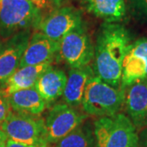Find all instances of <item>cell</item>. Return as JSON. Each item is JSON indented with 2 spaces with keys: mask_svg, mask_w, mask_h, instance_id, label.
<instances>
[{
  "mask_svg": "<svg viewBox=\"0 0 147 147\" xmlns=\"http://www.w3.org/2000/svg\"><path fill=\"white\" fill-rule=\"evenodd\" d=\"M130 43V33L125 27L105 22L94 47L95 75L116 88H121L123 61Z\"/></svg>",
  "mask_w": 147,
  "mask_h": 147,
  "instance_id": "6da1fadb",
  "label": "cell"
},
{
  "mask_svg": "<svg viewBox=\"0 0 147 147\" xmlns=\"http://www.w3.org/2000/svg\"><path fill=\"white\" fill-rule=\"evenodd\" d=\"M124 98L125 90L116 88L94 74L87 84L82 105L88 115L112 116L119 113Z\"/></svg>",
  "mask_w": 147,
  "mask_h": 147,
  "instance_id": "7a4b0ae2",
  "label": "cell"
},
{
  "mask_svg": "<svg viewBox=\"0 0 147 147\" xmlns=\"http://www.w3.org/2000/svg\"><path fill=\"white\" fill-rule=\"evenodd\" d=\"M96 147H139V136L131 119L123 113L100 117L94 123Z\"/></svg>",
  "mask_w": 147,
  "mask_h": 147,
  "instance_id": "3957f363",
  "label": "cell"
},
{
  "mask_svg": "<svg viewBox=\"0 0 147 147\" xmlns=\"http://www.w3.org/2000/svg\"><path fill=\"white\" fill-rule=\"evenodd\" d=\"M42 18L41 9L29 0H0V36L3 38L37 27Z\"/></svg>",
  "mask_w": 147,
  "mask_h": 147,
  "instance_id": "277c9868",
  "label": "cell"
},
{
  "mask_svg": "<svg viewBox=\"0 0 147 147\" xmlns=\"http://www.w3.org/2000/svg\"><path fill=\"white\" fill-rule=\"evenodd\" d=\"M7 139L33 147H48L44 119L11 111L0 124Z\"/></svg>",
  "mask_w": 147,
  "mask_h": 147,
  "instance_id": "5b68a950",
  "label": "cell"
},
{
  "mask_svg": "<svg viewBox=\"0 0 147 147\" xmlns=\"http://www.w3.org/2000/svg\"><path fill=\"white\" fill-rule=\"evenodd\" d=\"M58 54L71 69L88 66L94 58V46L83 27L69 32L60 41Z\"/></svg>",
  "mask_w": 147,
  "mask_h": 147,
  "instance_id": "8992f818",
  "label": "cell"
},
{
  "mask_svg": "<svg viewBox=\"0 0 147 147\" xmlns=\"http://www.w3.org/2000/svg\"><path fill=\"white\" fill-rule=\"evenodd\" d=\"M87 115L82 114L67 104H56L44 119L47 142L56 144L64 137L84 123Z\"/></svg>",
  "mask_w": 147,
  "mask_h": 147,
  "instance_id": "52a82bcc",
  "label": "cell"
},
{
  "mask_svg": "<svg viewBox=\"0 0 147 147\" xmlns=\"http://www.w3.org/2000/svg\"><path fill=\"white\" fill-rule=\"evenodd\" d=\"M81 12L72 7H63L42 18L38 30L49 38L60 42L69 32L82 26Z\"/></svg>",
  "mask_w": 147,
  "mask_h": 147,
  "instance_id": "ba28073f",
  "label": "cell"
},
{
  "mask_svg": "<svg viewBox=\"0 0 147 147\" xmlns=\"http://www.w3.org/2000/svg\"><path fill=\"white\" fill-rule=\"evenodd\" d=\"M147 79V38L131 42L122 65L121 88L126 90L133 84Z\"/></svg>",
  "mask_w": 147,
  "mask_h": 147,
  "instance_id": "9c48e42d",
  "label": "cell"
},
{
  "mask_svg": "<svg viewBox=\"0 0 147 147\" xmlns=\"http://www.w3.org/2000/svg\"><path fill=\"white\" fill-rule=\"evenodd\" d=\"M30 38V30L19 32L7 39L0 52V87L19 68Z\"/></svg>",
  "mask_w": 147,
  "mask_h": 147,
  "instance_id": "30bf717a",
  "label": "cell"
},
{
  "mask_svg": "<svg viewBox=\"0 0 147 147\" xmlns=\"http://www.w3.org/2000/svg\"><path fill=\"white\" fill-rule=\"evenodd\" d=\"M59 49L60 42L49 38L41 32H35L30 36L19 68L53 61L55 55L59 53Z\"/></svg>",
  "mask_w": 147,
  "mask_h": 147,
  "instance_id": "8fae6325",
  "label": "cell"
},
{
  "mask_svg": "<svg viewBox=\"0 0 147 147\" xmlns=\"http://www.w3.org/2000/svg\"><path fill=\"white\" fill-rule=\"evenodd\" d=\"M124 105L127 117L137 129L147 126V79L126 88Z\"/></svg>",
  "mask_w": 147,
  "mask_h": 147,
  "instance_id": "7c38bea8",
  "label": "cell"
},
{
  "mask_svg": "<svg viewBox=\"0 0 147 147\" xmlns=\"http://www.w3.org/2000/svg\"><path fill=\"white\" fill-rule=\"evenodd\" d=\"M52 62L18 68L0 87V93L7 97L17 91L34 88L41 74L52 65Z\"/></svg>",
  "mask_w": 147,
  "mask_h": 147,
  "instance_id": "4fadbf2b",
  "label": "cell"
},
{
  "mask_svg": "<svg viewBox=\"0 0 147 147\" xmlns=\"http://www.w3.org/2000/svg\"><path fill=\"white\" fill-rule=\"evenodd\" d=\"M94 74L93 69L89 65L83 68L71 69L62 95L65 103L74 108L82 105L87 84Z\"/></svg>",
  "mask_w": 147,
  "mask_h": 147,
  "instance_id": "5bb4252c",
  "label": "cell"
},
{
  "mask_svg": "<svg viewBox=\"0 0 147 147\" xmlns=\"http://www.w3.org/2000/svg\"><path fill=\"white\" fill-rule=\"evenodd\" d=\"M67 75L62 69L47 68L38 78L34 85L35 89L47 103H52L63 95Z\"/></svg>",
  "mask_w": 147,
  "mask_h": 147,
  "instance_id": "9a60e30c",
  "label": "cell"
},
{
  "mask_svg": "<svg viewBox=\"0 0 147 147\" xmlns=\"http://www.w3.org/2000/svg\"><path fill=\"white\" fill-rule=\"evenodd\" d=\"M7 100L14 112L28 115L39 116L47 107V102L34 87L17 91L8 96Z\"/></svg>",
  "mask_w": 147,
  "mask_h": 147,
  "instance_id": "2e32d148",
  "label": "cell"
},
{
  "mask_svg": "<svg viewBox=\"0 0 147 147\" xmlns=\"http://www.w3.org/2000/svg\"><path fill=\"white\" fill-rule=\"evenodd\" d=\"M87 11L107 23L122 21L127 12L125 0H85Z\"/></svg>",
  "mask_w": 147,
  "mask_h": 147,
  "instance_id": "e0dca14e",
  "label": "cell"
},
{
  "mask_svg": "<svg viewBox=\"0 0 147 147\" xmlns=\"http://www.w3.org/2000/svg\"><path fill=\"white\" fill-rule=\"evenodd\" d=\"M53 147H96L94 133L88 124H81Z\"/></svg>",
  "mask_w": 147,
  "mask_h": 147,
  "instance_id": "ac0fdd59",
  "label": "cell"
},
{
  "mask_svg": "<svg viewBox=\"0 0 147 147\" xmlns=\"http://www.w3.org/2000/svg\"><path fill=\"white\" fill-rule=\"evenodd\" d=\"M128 3L135 15L147 21V0H128Z\"/></svg>",
  "mask_w": 147,
  "mask_h": 147,
  "instance_id": "d6986e66",
  "label": "cell"
},
{
  "mask_svg": "<svg viewBox=\"0 0 147 147\" xmlns=\"http://www.w3.org/2000/svg\"><path fill=\"white\" fill-rule=\"evenodd\" d=\"M11 111L7 97L0 93V124L7 118Z\"/></svg>",
  "mask_w": 147,
  "mask_h": 147,
  "instance_id": "ffe728a7",
  "label": "cell"
},
{
  "mask_svg": "<svg viewBox=\"0 0 147 147\" xmlns=\"http://www.w3.org/2000/svg\"><path fill=\"white\" fill-rule=\"evenodd\" d=\"M139 136V147H147V127L144 128Z\"/></svg>",
  "mask_w": 147,
  "mask_h": 147,
  "instance_id": "44dd1931",
  "label": "cell"
},
{
  "mask_svg": "<svg viewBox=\"0 0 147 147\" xmlns=\"http://www.w3.org/2000/svg\"><path fill=\"white\" fill-rule=\"evenodd\" d=\"M29 1H30L31 3H33L39 9H42V8L47 7L49 6V3H51L50 0H29Z\"/></svg>",
  "mask_w": 147,
  "mask_h": 147,
  "instance_id": "7402d4cb",
  "label": "cell"
},
{
  "mask_svg": "<svg viewBox=\"0 0 147 147\" xmlns=\"http://www.w3.org/2000/svg\"><path fill=\"white\" fill-rule=\"evenodd\" d=\"M6 147H33L27 146L26 144H22L20 142H16L12 141V140H9L7 139V143H6Z\"/></svg>",
  "mask_w": 147,
  "mask_h": 147,
  "instance_id": "603a6c76",
  "label": "cell"
},
{
  "mask_svg": "<svg viewBox=\"0 0 147 147\" xmlns=\"http://www.w3.org/2000/svg\"><path fill=\"white\" fill-rule=\"evenodd\" d=\"M7 141V137L5 133L0 129V147H6V143Z\"/></svg>",
  "mask_w": 147,
  "mask_h": 147,
  "instance_id": "cb8c5ba5",
  "label": "cell"
},
{
  "mask_svg": "<svg viewBox=\"0 0 147 147\" xmlns=\"http://www.w3.org/2000/svg\"><path fill=\"white\" fill-rule=\"evenodd\" d=\"M50 1H51V3H52L53 4L59 7V6L61 5V4L63 3L65 0H50Z\"/></svg>",
  "mask_w": 147,
  "mask_h": 147,
  "instance_id": "d4e9b609",
  "label": "cell"
},
{
  "mask_svg": "<svg viewBox=\"0 0 147 147\" xmlns=\"http://www.w3.org/2000/svg\"><path fill=\"white\" fill-rule=\"evenodd\" d=\"M3 43H1V42H0V52L2 51V49H3Z\"/></svg>",
  "mask_w": 147,
  "mask_h": 147,
  "instance_id": "484cf974",
  "label": "cell"
}]
</instances>
